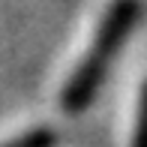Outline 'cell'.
<instances>
[{"mask_svg": "<svg viewBox=\"0 0 147 147\" xmlns=\"http://www.w3.org/2000/svg\"><path fill=\"white\" fill-rule=\"evenodd\" d=\"M141 3L138 0H114L105 9V15L99 18L96 33L90 39V48L84 51V57L78 60V66L72 69V75L66 78L63 93H60V105L69 114H78L84 105L93 102L99 84H102L105 72H108L111 57L120 51L123 39L129 36L132 24L138 21Z\"/></svg>", "mask_w": 147, "mask_h": 147, "instance_id": "cell-1", "label": "cell"}, {"mask_svg": "<svg viewBox=\"0 0 147 147\" xmlns=\"http://www.w3.org/2000/svg\"><path fill=\"white\" fill-rule=\"evenodd\" d=\"M57 144V132L51 126H39V129H30L24 135L12 138V141L0 144V147H54Z\"/></svg>", "mask_w": 147, "mask_h": 147, "instance_id": "cell-2", "label": "cell"}, {"mask_svg": "<svg viewBox=\"0 0 147 147\" xmlns=\"http://www.w3.org/2000/svg\"><path fill=\"white\" fill-rule=\"evenodd\" d=\"M132 147H147V81L138 93V108H135V129H132Z\"/></svg>", "mask_w": 147, "mask_h": 147, "instance_id": "cell-3", "label": "cell"}]
</instances>
